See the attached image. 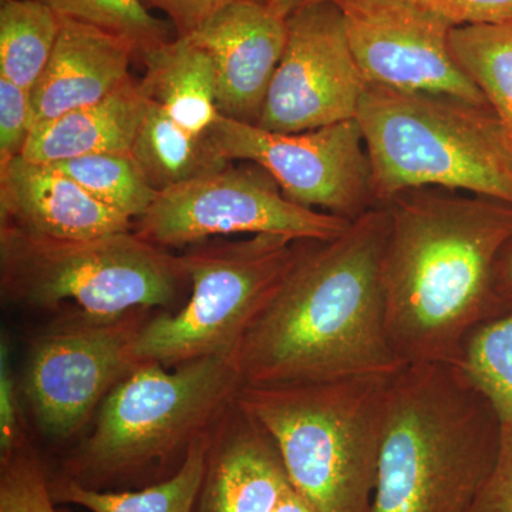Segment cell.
Returning <instances> with one entry per match:
<instances>
[{
	"label": "cell",
	"mask_w": 512,
	"mask_h": 512,
	"mask_svg": "<svg viewBox=\"0 0 512 512\" xmlns=\"http://www.w3.org/2000/svg\"><path fill=\"white\" fill-rule=\"evenodd\" d=\"M23 433L18 387L10 367V343L0 342V461L12 456L28 443Z\"/></svg>",
	"instance_id": "obj_29"
},
{
	"label": "cell",
	"mask_w": 512,
	"mask_h": 512,
	"mask_svg": "<svg viewBox=\"0 0 512 512\" xmlns=\"http://www.w3.org/2000/svg\"><path fill=\"white\" fill-rule=\"evenodd\" d=\"M448 20L454 28L512 20V0H412Z\"/></svg>",
	"instance_id": "obj_30"
},
{
	"label": "cell",
	"mask_w": 512,
	"mask_h": 512,
	"mask_svg": "<svg viewBox=\"0 0 512 512\" xmlns=\"http://www.w3.org/2000/svg\"><path fill=\"white\" fill-rule=\"evenodd\" d=\"M512 426V305L468 335L454 363Z\"/></svg>",
	"instance_id": "obj_25"
},
{
	"label": "cell",
	"mask_w": 512,
	"mask_h": 512,
	"mask_svg": "<svg viewBox=\"0 0 512 512\" xmlns=\"http://www.w3.org/2000/svg\"><path fill=\"white\" fill-rule=\"evenodd\" d=\"M289 483L274 441L234 400L212 427L195 512H272Z\"/></svg>",
	"instance_id": "obj_16"
},
{
	"label": "cell",
	"mask_w": 512,
	"mask_h": 512,
	"mask_svg": "<svg viewBox=\"0 0 512 512\" xmlns=\"http://www.w3.org/2000/svg\"><path fill=\"white\" fill-rule=\"evenodd\" d=\"M302 241L251 235L229 241L212 238L180 254L190 281V301L175 313L151 316L138 333L140 362L167 369L234 355L245 333L274 298L291 271Z\"/></svg>",
	"instance_id": "obj_8"
},
{
	"label": "cell",
	"mask_w": 512,
	"mask_h": 512,
	"mask_svg": "<svg viewBox=\"0 0 512 512\" xmlns=\"http://www.w3.org/2000/svg\"><path fill=\"white\" fill-rule=\"evenodd\" d=\"M62 16L37 0L0 3V77L33 92L55 50Z\"/></svg>",
	"instance_id": "obj_22"
},
{
	"label": "cell",
	"mask_w": 512,
	"mask_h": 512,
	"mask_svg": "<svg viewBox=\"0 0 512 512\" xmlns=\"http://www.w3.org/2000/svg\"><path fill=\"white\" fill-rule=\"evenodd\" d=\"M59 512H72V511L67 510V508H64V510H60Z\"/></svg>",
	"instance_id": "obj_36"
},
{
	"label": "cell",
	"mask_w": 512,
	"mask_h": 512,
	"mask_svg": "<svg viewBox=\"0 0 512 512\" xmlns=\"http://www.w3.org/2000/svg\"><path fill=\"white\" fill-rule=\"evenodd\" d=\"M148 9L167 16L178 37L190 36L212 15L238 2L269 3V0H143Z\"/></svg>",
	"instance_id": "obj_32"
},
{
	"label": "cell",
	"mask_w": 512,
	"mask_h": 512,
	"mask_svg": "<svg viewBox=\"0 0 512 512\" xmlns=\"http://www.w3.org/2000/svg\"><path fill=\"white\" fill-rule=\"evenodd\" d=\"M146 66L141 90L180 126L208 134L221 116L217 74L211 56L190 37H174L141 56Z\"/></svg>",
	"instance_id": "obj_19"
},
{
	"label": "cell",
	"mask_w": 512,
	"mask_h": 512,
	"mask_svg": "<svg viewBox=\"0 0 512 512\" xmlns=\"http://www.w3.org/2000/svg\"><path fill=\"white\" fill-rule=\"evenodd\" d=\"M393 376L242 386L235 400L274 441L315 512H372Z\"/></svg>",
	"instance_id": "obj_4"
},
{
	"label": "cell",
	"mask_w": 512,
	"mask_h": 512,
	"mask_svg": "<svg viewBox=\"0 0 512 512\" xmlns=\"http://www.w3.org/2000/svg\"><path fill=\"white\" fill-rule=\"evenodd\" d=\"M242 387L234 355L204 357L168 370L143 362L111 390L92 433L56 476L110 490L163 473L211 430Z\"/></svg>",
	"instance_id": "obj_5"
},
{
	"label": "cell",
	"mask_w": 512,
	"mask_h": 512,
	"mask_svg": "<svg viewBox=\"0 0 512 512\" xmlns=\"http://www.w3.org/2000/svg\"><path fill=\"white\" fill-rule=\"evenodd\" d=\"M356 120L379 205L429 187L512 205V148L491 107L369 84Z\"/></svg>",
	"instance_id": "obj_6"
},
{
	"label": "cell",
	"mask_w": 512,
	"mask_h": 512,
	"mask_svg": "<svg viewBox=\"0 0 512 512\" xmlns=\"http://www.w3.org/2000/svg\"><path fill=\"white\" fill-rule=\"evenodd\" d=\"M47 165H53L101 204L131 221L143 217L158 195L131 153L93 154Z\"/></svg>",
	"instance_id": "obj_24"
},
{
	"label": "cell",
	"mask_w": 512,
	"mask_h": 512,
	"mask_svg": "<svg viewBox=\"0 0 512 512\" xmlns=\"http://www.w3.org/2000/svg\"><path fill=\"white\" fill-rule=\"evenodd\" d=\"M42 458L26 443L0 461V512H59Z\"/></svg>",
	"instance_id": "obj_27"
},
{
	"label": "cell",
	"mask_w": 512,
	"mask_h": 512,
	"mask_svg": "<svg viewBox=\"0 0 512 512\" xmlns=\"http://www.w3.org/2000/svg\"><path fill=\"white\" fill-rule=\"evenodd\" d=\"M272 512H315V510L289 483Z\"/></svg>",
	"instance_id": "obj_34"
},
{
	"label": "cell",
	"mask_w": 512,
	"mask_h": 512,
	"mask_svg": "<svg viewBox=\"0 0 512 512\" xmlns=\"http://www.w3.org/2000/svg\"><path fill=\"white\" fill-rule=\"evenodd\" d=\"M353 55L366 82L448 94L488 106L450 47L454 26L412 0H340Z\"/></svg>",
	"instance_id": "obj_13"
},
{
	"label": "cell",
	"mask_w": 512,
	"mask_h": 512,
	"mask_svg": "<svg viewBox=\"0 0 512 512\" xmlns=\"http://www.w3.org/2000/svg\"><path fill=\"white\" fill-rule=\"evenodd\" d=\"M32 128V93L0 77V167L22 156Z\"/></svg>",
	"instance_id": "obj_28"
},
{
	"label": "cell",
	"mask_w": 512,
	"mask_h": 512,
	"mask_svg": "<svg viewBox=\"0 0 512 512\" xmlns=\"http://www.w3.org/2000/svg\"><path fill=\"white\" fill-rule=\"evenodd\" d=\"M256 126L295 134L356 119L369 83L352 47L336 2L296 10Z\"/></svg>",
	"instance_id": "obj_12"
},
{
	"label": "cell",
	"mask_w": 512,
	"mask_h": 512,
	"mask_svg": "<svg viewBox=\"0 0 512 512\" xmlns=\"http://www.w3.org/2000/svg\"><path fill=\"white\" fill-rule=\"evenodd\" d=\"M190 284L180 255L133 231L56 239L0 225V286L6 301L59 311L73 301L94 315L167 308Z\"/></svg>",
	"instance_id": "obj_7"
},
{
	"label": "cell",
	"mask_w": 512,
	"mask_h": 512,
	"mask_svg": "<svg viewBox=\"0 0 512 512\" xmlns=\"http://www.w3.org/2000/svg\"><path fill=\"white\" fill-rule=\"evenodd\" d=\"M147 104L140 82L128 77L97 103L36 124L22 157L56 164L93 154L131 153Z\"/></svg>",
	"instance_id": "obj_18"
},
{
	"label": "cell",
	"mask_w": 512,
	"mask_h": 512,
	"mask_svg": "<svg viewBox=\"0 0 512 512\" xmlns=\"http://www.w3.org/2000/svg\"><path fill=\"white\" fill-rule=\"evenodd\" d=\"M503 421L451 363L392 377L372 512H467L493 470Z\"/></svg>",
	"instance_id": "obj_3"
},
{
	"label": "cell",
	"mask_w": 512,
	"mask_h": 512,
	"mask_svg": "<svg viewBox=\"0 0 512 512\" xmlns=\"http://www.w3.org/2000/svg\"><path fill=\"white\" fill-rule=\"evenodd\" d=\"M211 430L192 441L173 474L143 490H93L55 474L49 476L50 494L56 505H79L90 512H195L207 473Z\"/></svg>",
	"instance_id": "obj_20"
},
{
	"label": "cell",
	"mask_w": 512,
	"mask_h": 512,
	"mask_svg": "<svg viewBox=\"0 0 512 512\" xmlns=\"http://www.w3.org/2000/svg\"><path fill=\"white\" fill-rule=\"evenodd\" d=\"M386 205L340 237L301 242L274 298L234 356L242 386L396 375L406 366L390 340L383 288Z\"/></svg>",
	"instance_id": "obj_1"
},
{
	"label": "cell",
	"mask_w": 512,
	"mask_h": 512,
	"mask_svg": "<svg viewBox=\"0 0 512 512\" xmlns=\"http://www.w3.org/2000/svg\"><path fill=\"white\" fill-rule=\"evenodd\" d=\"M353 221L302 207L274 178L254 167L228 165L218 173L158 192L131 231L156 245L184 249L231 235H274L291 241H330Z\"/></svg>",
	"instance_id": "obj_10"
},
{
	"label": "cell",
	"mask_w": 512,
	"mask_h": 512,
	"mask_svg": "<svg viewBox=\"0 0 512 512\" xmlns=\"http://www.w3.org/2000/svg\"><path fill=\"white\" fill-rule=\"evenodd\" d=\"M497 288L501 299L508 305H512V239L498 262Z\"/></svg>",
	"instance_id": "obj_33"
},
{
	"label": "cell",
	"mask_w": 512,
	"mask_h": 512,
	"mask_svg": "<svg viewBox=\"0 0 512 512\" xmlns=\"http://www.w3.org/2000/svg\"><path fill=\"white\" fill-rule=\"evenodd\" d=\"M63 18L77 20L126 40L137 56L177 37L168 20L154 16L143 0H37Z\"/></svg>",
	"instance_id": "obj_26"
},
{
	"label": "cell",
	"mask_w": 512,
	"mask_h": 512,
	"mask_svg": "<svg viewBox=\"0 0 512 512\" xmlns=\"http://www.w3.org/2000/svg\"><path fill=\"white\" fill-rule=\"evenodd\" d=\"M131 154L158 192L218 173L231 163L222 156L210 133H191L151 101Z\"/></svg>",
	"instance_id": "obj_21"
},
{
	"label": "cell",
	"mask_w": 512,
	"mask_h": 512,
	"mask_svg": "<svg viewBox=\"0 0 512 512\" xmlns=\"http://www.w3.org/2000/svg\"><path fill=\"white\" fill-rule=\"evenodd\" d=\"M151 309L94 315L60 313L30 346L23 393L37 427L50 439L82 430L111 390L141 365L134 343Z\"/></svg>",
	"instance_id": "obj_9"
},
{
	"label": "cell",
	"mask_w": 512,
	"mask_h": 512,
	"mask_svg": "<svg viewBox=\"0 0 512 512\" xmlns=\"http://www.w3.org/2000/svg\"><path fill=\"white\" fill-rule=\"evenodd\" d=\"M323 2H340V0H269L268 6L279 18L288 19L296 10Z\"/></svg>",
	"instance_id": "obj_35"
},
{
	"label": "cell",
	"mask_w": 512,
	"mask_h": 512,
	"mask_svg": "<svg viewBox=\"0 0 512 512\" xmlns=\"http://www.w3.org/2000/svg\"><path fill=\"white\" fill-rule=\"evenodd\" d=\"M450 47L500 120L512 148V20L454 28Z\"/></svg>",
	"instance_id": "obj_23"
},
{
	"label": "cell",
	"mask_w": 512,
	"mask_h": 512,
	"mask_svg": "<svg viewBox=\"0 0 512 512\" xmlns=\"http://www.w3.org/2000/svg\"><path fill=\"white\" fill-rule=\"evenodd\" d=\"M185 37L214 62L221 116L256 126L288 42L286 19L268 3L238 2Z\"/></svg>",
	"instance_id": "obj_14"
},
{
	"label": "cell",
	"mask_w": 512,
	"mask_h": 512,
	"mask_svg": "<svg viewBox=\"0 0 512 512\" xmlns=\"http://www.w3.org/2000/svg\"><path fill=\"white\" fill-rule=\"evenodd\" d=\"M136 55L121 37L62 16L55 50L32 92L33 127L109 96L130 77Z\"/></svg>",
	"instance_id": "obj_17"
},
{
	"label": "cell",
	"mask_w": 512,
	"mask_h": 512,
	"mask_svg": "<svg viewBox=\"0 0 512 512\" xmlns=\"http://www.w3.org/2000/svg\"><path fill=\"white\" fill-rule=\"evenodd\" d=\"M383 288L390 340L412 363L457 362L471 332L511 305L497 269L512 239V205L444 188L387 202Z\"/></svg>",
	"instance_id": "obj_2"
},
{
	"label": "cell",
	"mask_w": 512,
	"mask_h": 512,
	"mask_svg": "<svg viewBox=\"0 0 512 512\" xmlns=\"http://www.w3.org/2000/svg\"><path fill=\"white\" fill-rule=\"evenodd\" d=\"M210 136L228 161L258 165L285 197L302 207L348 221L379 207L365 138L356 119L284 134L220 116Z\"/></svg>",
	"instance_id": "obj_11"
},
{
	"label": "cell",
	"mask_w": 512,
	"mask_h": 512,
	"mask_svg": "<svg viewBox=\"0 0 512 512\" xmlns=\"http://www.w3.org/2000/svg\"><path fill=\"white\" fill-rule=\"evenodd\" d=\"M467 512H512V426L504 424L493 470Z\"/></svg>",
	"instance_id": "obj_31"
},
{
	"label": "cell",
	"mask_w": 512,
	"mask_h": 512,
	"mask_svg": "<svg viewBox=\"0 0 512 512\" xmlns=\"http://www.w3.org/2000/svg\"><path fill=\"white\" fill-rule=\"evenodd\" d=\"M0 215L2 224L56 239H92L133 228V221L53 165L22 156L0 167Z\"/></svg>",
	"instance_id": "obj_15"
}]
</instances>
